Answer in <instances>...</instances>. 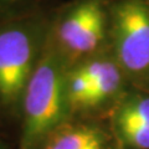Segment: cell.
Returning <instances> with one entry per match:
<instances>
[{"mask_svg":"<svg viewBox=\"0 0 149 149\" xmlns=\"http://www.w3.org/2000/svg\"><path fill=\"white\" fill-rule=\"evenodd\" d=\"M68 67L49 39L21 97L15 149H40L51 133L73 117L66 87Z\"/></svg>","mask_w":149,"mask_h":149,"instance_id":"cell-1","label":"cell"},{"mask_svg":"<svg viewBox=\"0 0 149 149\" xmlns=\"http://www.w3.org/2000/svg\"><path fill=\"white\" fill-rule=\"evenodd\" d=\"M51 19L24 13L0 21V108L16 116L27 82L39 65L50 35Z\"/></svg>","mask_w":149,"mask_h":149,"instance_id":"cell-2","label":"cell"},{"mask_svg":"<svg viewBox=\"0 0 149 149\" xmlns=\"http://www.w3.org/2000/svg\"><path fill=\"white\" fill-rule=\"evenodd\" d=\"M68 66L109 47V4L106 0H76L55 19L50 36Z\"/></svg>","mask_w":149,"mask_h":149,"instance_id":"cell-3","label":"cell"},{"mask_svg":"<svg viewBox=\"0 0 149 149\" xmlns=\"http://www.w3.org/2000/svg\"><path fill=\"white\" fill-rule=\"evenodd\" d=\"M109 49L132 87L149 92V5L144 0L109 4Z\"/></svg>","mask_w":149,"mask_h":149,"instance_id":"cell-4","label":"cell"},{"mask_svg":"<svg viewBox=\"0 0 149 149\" xmlns=\"http://www.w3.org/2000/svg\"><path fill=\"white\" fill-rule=\"evenodd\" d=\"M77 63L82 65L92 80V92L86 116L100 117L108 114L132 87L111 49Z\"/></svg>","mask_w":149,"mask_h":149,"instance_id":"cell-5","label":"cell"},{"mask_svg":"<svg viewBox=\"0 0 149 149\" xmlns=\"http://www.w3.org/2000/svg\"><path fill=\"white\" fill-rule=\"evenodd\" d=\"M107 119L122 149H149V92L130 87Z\"/></svg>","mask_w":149,"mask_h":149,"instance_id":"cell-6","label":"cell"},{"mask_svg":"<svg viewBox=\"0 0 149 149\" xmlns=\"http://www.w3.org/2000/svg\"><path fill=\"white\" fill-rule=\"evenodd\" d=\"M40 149H122L108 119L76 116L51 133Z\"/></svg>","mask_w":149,"mask_h":149,"instance_id":"cell-7","label":"cell"},{"mask_svg":"<svg viewBox=\"0 0 149 149\" xmlns=\"http://www.w3.org/2000/svg\"><path fill=\"white\" fill-rule=\"evenodd\" d=\"M66 87L72 116H86L92 92V80L81 63L68 67Z\"/></svg>","mask_w":149,"mask_h":149,"instance_id":"cell-8","label":"cell"},{"mask_svg":"<svg viewBox=\"0 0 149 149\" xmlns=\"http://www.w3.org/2000/svg\"><path fill=\"white\" fill-rule=\"evenodd\" d=\"M30 0H0V8H10L15 5H20V4L27 3Z\"/></svg>","mask_w":149,"mask_h":149,"instance_id":"cell-9","label":"cell"},{"mask_svg":"<svg viewBox=\"0 0 149 149\" xmlns=\"http://www.w3.org/2000/svg\"><path fill=\"white\" fill-rule=\"evenodd\" d=\"M0 149H15V148L13 147V144L5 137L0 136Z\"/></svg>","mask_w":149,"mask_h":149,"instance_id":"cell-10","label":"cell"},{"mask_svg":"<svg viewBox=\"0 0 149 149\" xmlns=\"http://www.w3.org/2000/svg\"><path fill=\"white\" fill-rule=\"evenodd\" d=\"M144 1H146V3L148 4V5H149V0H144Z\"/></svg>","mask_w":149,"mask_h":149,"instance_id":"cell-11","label":"cell"},{"mask_svg":"<svg viewBox=\"0 0 149 149\" xmlns=\"http://www.w3.org/2000/svg\"><path fill=\"white\" fill-rule=\"evenodd\" d=\"M0 116H3V113H1V108H0Z\"/></svg>","mask_w":149,"mask_h":149,"instance_id":"cell-12","label":"cell"}]
</instances>
